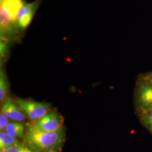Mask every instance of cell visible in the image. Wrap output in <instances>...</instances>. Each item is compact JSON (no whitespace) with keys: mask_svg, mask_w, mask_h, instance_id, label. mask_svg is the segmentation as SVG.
<instances>
[{"mask_svg":"<svg viewBox=\"0 0 152 152\" xmlns=\"http://www.w3.org/2000/svg\"><path fill=\"white\" fill-rule=\"evenodd\" d=\"M25 4L26 0H0L1 40L9 42L20 38L17 17Z\"/></svg>","mask_w":152,"mask_h":152,"instance_id":"cell-1","label":"cell"},{"mask_svg":"<svg viewBox=\"0 0 152 152\" xmlns=\"http://www.w3.org/2000/svg\"><path fill=\"white\" fill-rule=\"evenodd\" d=\"M24 140L26 144L31 149L37 152H45L60 147L65 140L64 131H43L34 128L29 124Z\"/></svg>","mask_w":152,"mask_h":152,"instance_id":"cell-2","label":"cell"},{"mask_svg":"<svg viewBox=\"0 0 152 152\" xmlns=\"http://www.w3.org/2000/svg\"><path fill=\"white\" fill-rule=\"evenodd\" d=\"M15 103L32 122L40 119L51 111L50 104L32 100L15 98Z\"/></svg>","mask_w":152,"mask_h":152,"instance_id":"cell-3","label":"cell"},{"mask_svg":"<svg viewBox=\"0 0 152 152\" xmlns=\"http://www.w3.org/2000/svg\"><path fill=\"white\" fill-rule=\"evenodd\" d=\"M134 98L137 112L152 109V83L140 76L136 82Z\"/></svg>","mask_w":152,"mask_h":152,"instance_id":"cell-4","label":"cell"},{"mask_svg":"<svg viewBox=\"0 0 152 152\" xmlns=\"http://www.w3.org/2000/svg\"><path fill=\"white\" fill-rule=\"evenodd\" d=\"M39 130L47 132H59L64 130V120L55 111H51L40 119L29 124Z\"/></svg>","mask_w":152,"mask_h":152,"instance_id":"cell-5","label":"cell"},{"mask_svg":"<svg viewBox=\"0 0 152 152\" xmlns=\"http://www.w3.org/2000/svg\"><path fill=\"white\" fill-rule=\"evenodd\" d=\"M41 0H36L29 4H26L19 10L17 17L16 27L19 33H24L31 22L39 5Z\"/></svg>","mask_w":152,"mask_h":152,"instance_id":"cell-6","label":"cell"},{"mask_svg":"<svg viewBox=\"0 0 152 152\" xmlns=\"http://www.w3.org/2000/svg\"><path fill=\"white\" fill-rule=\"evenodd\" d=\"M1 112L5 114L12 121L24 122L26 120V115L16 105L14 100L9 98L1 104Z\"/></svg>","mask_w":152,"mask_h":152,"instance_id":"cell-7","label":"cell"},{"mask_svg":"<svg viewBox=\"0 0 152 152\" xmlns=\"http://www.w3.org/2000/svg\"><path fill=\"white\" fill-rule=\"evenodd\" d=\"M7 77L5 72L1 68L0 71V103L1 104L4 103L10 98V87Z\"/></svg>","mask_w":152,"mask_h":152,"instance_id":"cell-8","label":"cell"},{"mask_svg":"<svg viewBox=\"0 0 152 152\" xmlns=\"http://www.w3.org/2000/svg\"><path fill=\"white\" fill-rule=\"evenodd\" d=\"M4 131L16 139L22 137L24 134V125L21 122L12 121L7 125Z\"/></svg>","mask_w":152,"mask_h":152,"instance_id":"cell-9","label":"cell"},{"mask_svg":"<svg viewBox=\"0 0 152 152\" xmlns=\"http://www.w3.org/2000/svg\"><path fill=\"white\" fill-rule=\"evenodd\" d=\"M18 142L16 138L8 134L5 131H0V150L9 148Z\"/></svg>","mask_w":152,"mask_h":152,"instance_id":"cell-10","label":"cell"},{"mask_svg":"<svg viewBox=\"0 0 152 152\" xmlns=\"http://www.w3.org/2000/svg\"><path fill=\"white\" fill-rule=\"evenodd\" d=\"M140 121L152 134V109L137 112Z\"/></svg>","mask_w":152,"mask_h":152,"instance_id":"cell-11","label":"cell"},{"mask_svg":"<svg viewBox=\"0 0 152 152\" xmlns=\"http://www.w3.org/2000/svg\"><path fill=\"white\" fill-rule=\"evenodd\" d=\"M0 152H33V151L27 145L19 142L9 148L0 150Z\"/></svg>","mask_w":152,"mask_h":152,"instance_id":"cell-12","label":"cell"},{"mask_svg":"<svg viewBox=\"0 0 152 152\" xmlns=\"http://www.w3.org/2000/svg\"><path fill=\"white\" fill-rule=\"evenodd\" d=\"M9 42L1 40L0 43V54H1V63L2 61L5 59L8 54L9 50Z\"/></svg>","mask_w":152,"mask_h":152,"instance_id":"cell-13","label":"cell"},{"mask_svg":"<svg viewBox=\"0 0 152 152\" xmlns=\"http://www.w3.org/2000/svg\"><path fill=\"white\" fill-rule=\"evenodd\" d=\"M10 121H9V118L1 112L0 113V131H4L6 127L9 124Z\"/></svg>","mask_w":152,"mask_h":152,"instance_id":"cell-14","label":"cell"},{"mask_svg":"<svg viewBox=\"0 0 152 152\" xmlns=\"http://www.w3.org/2000/svg\"><path fill=\"white\" fill-rule=\"evenodd\" d=\"M140 77L144 80H146L147 81L152 83V72L149 73H147L145 74H143Z\"/></svg>","mask_w":152,"mask_h":152,"instance_id":"cell-15","label":"cell"},{"mask_svg":"<svg viewBox=\"0 0 152 152\" xmlns=\"http://www.w3.org/2000/svg\"><path fill=\"white\" fill-rule=\"evenodd\" d=\"M45 152H59V151L58 150V148H55V149H50L49 151H47Z\"/></svg>","mask_w":152,"mask_h":152,"instance_id":"cell-16","label":"cell"}]
</instances>
